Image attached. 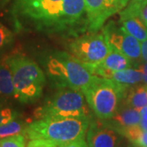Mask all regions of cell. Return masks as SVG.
<instances>
[{"label": "cell", "mask_w": 147, "mask_h": 147, "mask_svg": "<svg viewBox=\"0 0 147 147\" xmlns=\"http://www.w3.org/2000/svg\"><path fill=\"white\" fill-rule=\"evenodd\" d=\"M90 122V117L43 118L28 124L24 134L30 140H47L60 146L85 138Z\"/></svg>", "instance_id": "1"}, {"label": "cell", "mask_w": 147, "mask_h": 147, "mask_svg": "<svg viewBox=\"0 0 147 147\" xmlns=\"http://www.w3.org/2000/svg\"><path fill=\"white\" fill-rule=\"evenodd\" d=\"M12 75L14 98L21 103H34L42 96L46 77L38 65L26 56L16 53L6 57Z\"/></svg>", "instance_id": "2"}, {"label": "cell", "mask_w": 147, "mask_h": 147, "mask_svg": "<svg viewBox=\"0 0 147 147\" xmlns=\"http://www.w3.org/2000/svg\"><path fill=\"white\" fill-rule=\"evenodd\" d=\"M64 0H15L12 15L16 28H33L53 34Z\"/></svg>", "instance_id": "3"}, {"label": "cell", "mask_w": 147, "mask_h": 147, "mask_svg": "<svg viewBox=\"0 0 147 147\" xmlns=\"http://www.w3.org/2000/svg\"><path fill=\"white\" fill-rule=\"evenodd\" d=\"M128 88L129 87L114 80L94 75L81 91L97 119L108 120L124 101Z\"/></svg>", "instance_id": "4"}, {"label": "cell", "mask_w": 147, "mask_h": 147, "mask_svg": "<svg viewBox=\"0 0 147 147\" xmlns=\"http://www.w3.org/2000/svg\"><path fill=\"white\" fill-rule=\"evenodd\" d=\"M46 69L48 77L59 88L82 90L94 76L84 63L71 54L64 52H57L49 56L46 61Z\"/></svg>", "instance_id": "5"}, {"label": "cell", "mask_w": 147, "mask_h": 147, "mask_svg": "<svg viewBox=\"0 0 147 147\" xmlns=\"http://www.w3.org/2000/svg\"><path fill=\"white\" fill-rule=\"evenodd\" d=\"M36 119L51 117H90L88 104L81 90L61 88L34 110Z\"/></svg>", "instance_id": "6"}, {"label": "cell", "mask_w": 147, "mask_h": 147, "mask_svg": "<svg viewBox=\"0 0 147 147\" xmlns=\"http://www.w3.org/2000/svg\"><path fill=\"white\" fill-rule=\"evenodd\" d=\"M69 53L84 64H96L105 59L111 49L103 32L76 37L68 45Z\"/></svg>", "instance_id": "7"}, {"label": "cell", "mask_w": 147, "mask_h": 147, "mask_svg": "<svg viewBox=\"0 0 147 147\" xmlns=\"http://www.w3.org/2000/svg\"><path fill=\"white\" fill-rule=\"evenodd\" d=\"M88 31L85 0H64L53 34L75 35Z\"/></svg>", "instance_id": "8"}, {"label": "cell", "mask_w": 147, "mask_h": 147, "mask_svg": "<svg viewBox=\"0 0 147 147\" xmlns=\"http://www.w3.org/2000/svg\"><path fill=\"white\" fill-rule=\"evenodd\" d=\"M101 31L111 50L126 56L131 61H137L142 57L141 42L131 35L122 25L119 26L114 21H110L103 26Z\"/></svg>", "instance_id": "9"}, {"label": "cell", "mask_w": 147, "mask_h": 147, "mask_svg": "<svg viewBox=\"0 0 147 147\" xmlns=\"http://www.w3.org/2000/svg\"><path fill=\"white\" fill-rule=\"evenodd\" d=\"M85 7L89 33L102 29L110 16L123 10L118 0H85Z\"/></svg>", "instance_id": "10"}, {"label": "cell", "mask_w": 147, "mask_h": 147, "mask_svg": "<svg viewBox=\"0 0 147 147\" xmlns=\"http://www.w3.org/2000/svg\"><path fill=\"white\" fill-rule=\"evenodd\" d=\"M91 120L86 134L88 147H119L123 136L107 120Z\"/></svg>", "instance_id": "11"}, {"label": "cell", "mask_w": 147, "mask_h": 147, "mask_svg": "<svg viewBox=\"0 0 147 147\" xmlns=\"http://www.w3.org/2000/svg\"><path fill=\"white\" fill-rule=\"evenodd\" d=\"M142 119L140 110L123 103V105H120L115 115L107 121L116 130H119L123 127L139 125Z\"/></svg>", "instance_id": "12"}, {"label": "cell", "mask_w": 147, "mask_h": 147, "mask_svg": "<svg viewBox=\"0 0 147 147\" xmlns=\"http://www.w3.org/2000/svg\"><path fill=\"white\" fill-rule=\"evenodd\" d=\"M92 65L99 68L117 71L130 68L131 65V61L128 57H127L126 56L111 50L105 59H103L98 63Z\"/></svg>", "instance_id": "13"}, {"label": "cell", "mask_w": 147, "mask_h": 147, "mask_svg": "<svg viewBox=\"0 0 147 147\" xmlns=\"http://www.w3.org/2000/svg\"><path fill=\"white\" fill-rule=\"evenodd\" d=\"M14 97V86L10 66L4 57L0 61V97Z\"/></svg>", "instance_id": "14"}, {"label": "cell", "mask_w": 147, "mask_h": 147, "mask_svg": "<svg viewBox=\"0 0 147 147\" xmlns=\"http://www.w3.org/2000/svg\"><path fill=\"white\" fill-rule=\"evenodd\" d=\"M120 23L127 31L138 41L144 42L147 40V26L139 16L122 21Z\"/></svg>", "instance_id": "15"}, {"label": "cell", "mask_w": 147, "mask_h": 147, "mask_svg": "<svg viewBox=\"0 0 147 147\" xmlns=\"http://www.w3.org/2000/svg\"><path fill=\"white\" fill-rule=\"evenodd\" d=\"M123 103L138 110L147 106V85L131 88L127 92Z\"/></svg>", "instance_id": "16"}, {"label": "cell", "mask_w": 147, "mask_h": 147, "mask_svg": "<svg viewBox=\"0 0 147 147\" xmlns=\"http://www.w3.org/2000/svg\"><path fill=\"white\" fill-rule=\"evenodd\" d=\"M147 5V0H130L127 6L119 12V21L131 17L138 16L142 10Z\"/></svg>", "instance_id": "17"}, {"label": "cell", "mask_w": 147, "mask_h": 147, "mask_svg": "<svg viewBox=\"0 0 147 147\" xmlns=\"http://www.w3.org/2000/svg\"><path fill=\"white\" fill-rule=\"evenodd\" d=\"M26 126L22 121L17 120L16 119L7 123L0 126V140L17 134H24Z\"/></svg>", "instance_id": "18"}, {"label": "cell", "mask_w": 147, "mask_h": 147, "mask_svg": "<svg viewBox=\"0 0 147 147\" xmlns=\"http://www.w3.org/2000/svg\"><path fill=\"white\" fill-rule=\"evenodd\" d=\"M26 138L23 133L3 138L0 140V147H26Z\"/></svg>", "instance_id": "19"}, {"label": "cell", "mask_w": 147, "mask_h": 147, "mask_svg": "<svg viewBox=\"0 0 147 147\" xmlns=\"http://www.w3.org/2000/svg\"><path fill=\"white\" fill-rule=\"evenodd\" d=\"M14 41V33L0 22V53L10 46Z\"/></svg>", "instance_id": "20"}, {"label": "cell", "mask_w": 147, "mask_h": 147, "mask_svg": "<svg viewBox=\"0 0 147 147\" xmlns=\"http://www.w3.org/2000/svg\"><path fill=\"white\" fill-rule=\"evenodd\" d=\"M18 114L8 107H0V126L16 119Z\"/></svg>", "instance_id": "21"}, {"label": "cell", "mask_w": 147, "mask_h": 147, "mask_svg": "<svg viewBox=\"0 0 147 147\" xmlns=\"http://www.w3.org/2000/svg\"><path fill=\"white\" fill-rule=\"evenodd\" d=\"M58 147H88V146L87 141H85V138H81V139L61 144L58 146Z\"/></svg>", "instance_id": "22"}, {"label": "cell", "mask_w": 147, "mask_h": 147, "mask_svg": "<svg viewBox=\"0 0 147 147\" xmlns=\"http://www.w3.org/2000/svg\"><path fill=\"white\" fill-rule=\"evenodd\" d=\"M133 145L139 147H147V131L143 130Z\"/></svg>", "instance_id": "23"}, {"label": "cell", "mask_w": 147, "mask_h": 147, "mask_svg": "<svg viewBox=\"0 0 147 147\" xmlns=\"http://www.w3.org/2000/svg\"><path fill=\"white\" fill-rule=\"evenodd\" d=\"M139 69L142 70V76H143L142 81L145 83L146 85H147V61H146L144 64H142V65H140Z\"/></svg>", "instance_id": "24"}, {"label": "cell", "mask_w": 147, "mask_h": 147, "mask_svg": "<svg viewBox=\"0 0 147 147\" xmlns=\"http://www.w3.org/2000/svg\"><path fill=\"white\" fill-rule=\"evenodd\" d=\"M142 46V58L147 61V40L144 42H141Z\"/></svg>", "instance_id": "25"}, {"label": "cell", "mask_w": 147, "mask_h": 147, "mask_svg": "<svg viewBox=\"0 0 147 147\" xmlns=\"http://www.w3.org/2000/svg\"><path fill=\"white\" fill-rule=\"evenodd\" d=\"M139 16L142 18V20L145 22V24L147 26V5L142 9Z\"/></svg>", "instance_id": "26"}, {"label": "cell", "mask_w": 147, "mask_h": 147, "mask_svg": "<svg viewBox=\"0 0 147 147\" xmlns=\"http://www.w3.org/2000/svg\"><path fill=\"white\" fill-rule=\"evenodd\" d=\"M140 112H141V115H142V119H144L147 120V106L144 107V108H142V110H140Z\"/></svg>", "instance_id": "27"}, {"label": "cell", "mask_w": 147, "mask_h": 147, "mask_svg": "<svg viewBox=\"0 0 147 147\" xmlns=\"http://www.w3.org/2000/svg\"><path fill=\"white\" fill-rule=\"evenodd\" d=\"M140 126L144 131H147V120L144 119H142L141 123H140Z\"/></svg>", "instance_id": "28"}, {"label": "cell", "mask_w": 147, "mask_h": 147, "mask_svg": "<svg viewBox=\"0 0 147 147\" xmlns=\"http://www.w3.org/2000/svg\"><path fill=\"white\" fill-rule=\"evenodd\" d=\"M118 1H119V3H120L121 7H122L123 9V8L127 6V4L128 3V2H129L130 0H118Z\"/></svg>", "instance_id": "29"}, {"label": "cell", "mask_w": 147, "mask_h": 147, "mask_svg": "<svg viewBox=\"0 0 147 147\" xmlns=\"http://www.w3.org/2000/svg\"><path fill=\"white\" fill-rule=\"evenodd\" d=\"M10 0H0V7H3V6H4L7 3H8Z\"/></svg>", "instance_id": "30"}, {"label": "cell", "mask_w": 147, "mask_h": 147, "mask_svg": "<svg viewBox=\"0 0 147 147\" xmlns=\"http://www.w3.org/2000/svg\"><path fill=\"white\" fill-rule=\"evenodd\" d=\"M127 147H139L137 146H136V145H133V144H131V145H129Z\"/></svg>", "instance_id": "31"}, {"label": "cell", "mask_w": 147, "mask_h": 147, "mask_svg": "<svg viewBox=\"0 0 147 147\" xmlns=\"http://www.w3.org/2000/svg\"><path fill=\"white\" fill-rule=\"evenodd\" d=\"M119 147H127V146H125V145H124L123 143H122V144H121L120 146H119Z\"/></svg>", "instance_id": "32"}, {"label": "cell", "mask_w": 147, "mask_h": 147, "mask_svg": "<svg viewBox=\"0 0 147 147\" xmlns=\"http://www.w3.org/2000/svg\"><path fill=\"white\" fill-rule=\"evenodd\" d=\"M27 147H30V146H27Z\"/></svg>", "instance_id": "33"}]
</instances>
